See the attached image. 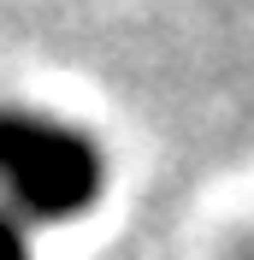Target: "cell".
Returning a JSON list of instances; mask_svg holds the SVG:
<instances>
[{"mask_svg":"<svg viewBox=\"0 0 254 260\" xmlns=\"http://www.w3.org/2000/svg\"><path fill=\"white\" fill-rule=\"evenodd\" d=\"M107 166L83 130L0 107V201L24 219H77L101 201Z\"/></svg>","mask_w":254,"mask_h":260,"instance_id":"obj_1","label":"cell"},{"mask_svg":"<svg viewBox=\"0 0 254 260\" xmlns=\"http://www.w3.org/2000/svg\"><path fill=\"white\" fill-rule=\"evenodd\" d=\"M0 260H30V248H24V231H18V219L6 207H0Z\"/></svg>","mask_w":254,"mask_h":260,"instance_id":"obj_2","label":"cell"}]
</instances>
